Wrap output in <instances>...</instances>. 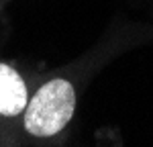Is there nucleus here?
<instances>
[{
  "mask_svg": "<svg viewBox=\"0 0 153 147\" xmlns=\"http://www.w3.org/2000/svg\"><path fill=\"white\" fill-rule=\"evenodd\" d=\"M76 108V92L68 80H51L39 88L25 106V127L35 137H51L59 133Z\"/></svg>",
  "mask_w": 153,
  "mask_h": 147,
  "instance_id": "1",
  "label": "nucleus"
},
{
  "mask_svg": "<svg viewBox=\"0 0 153 147\" xmlns=\"http://www.w3.org/2000/svg\"><path fill=\"white\" fill-rule=\"evenodd\" d=\"M27 102L29 96L23 78L10 65L0 63V114L14 117L25 110Z\"/></svg>",
  "mask_w": 153,
  "mask_h": 147,
  "instance_id": "2",
  "label": "nucleus"
}]
</instances>
